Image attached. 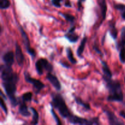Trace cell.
Returning a JSON list of instances; mask_svg holds the SVG:
<instances>
[{
	"label": "cell",
	"mask_w": 125,
	"mask_h": 125,
	"mask_svg": "<svg viewBox=\"0 0 125 125\" xmlns=\"http://www.w3.org/2000/svg\"><path fill=\"white\" fill-rule=\"evenodd\" d=\"M103 79L108 90L107 101L110 102H123L124 95L121 83L118 81L114 80L112 78L103 76Z\"/></svg>",
	"instance_id": "cell-1"
},
{
	"label": "cell",
	"mask_w": 125,
	"mask_h": 125,
	"mask_svg": "<svg viewBox=\"0 0 125 125\" xmlns=\"http://www.w3.org/2000/svg\"><path fill=\"white\" fill-rule=\"evenodd\" d=\"M50 104L58 111L62 118L67 119V121L74 115L70 111L63 96L59 93H52L51 94V102Z\"/></svg>",
	"instance_id": "cell-2"
},
{
	"label": "cell",
	"mask_w": 125,
	"mask_h": 125,
	"mask_svg": "<svg viewBox=\"0 0 125 125\" xmlns=\"http://www.w3.org/2000/svg\"><path fill=\"white\" fill-rule=\"evenodd\" d=\"M35 68L37 73L39 76H42L44 71L52 72L54 70L53 65L45 58H40L36 61L35 63Z\"/></svg>",
	"instance_id": "cell-3"
},
{
	"label": "cell",
	"mask_w": 125,
	"mask_h": 125,
	"mask_svg": "<svg viewBox=\"0 0 125 125\" xmlns=\"http://www.w3.org/2000/svg\"><path fill=\"white\" fill-rule=\"evenodd\" d=\"M24 79L27 83L32 85L34 93L36 95L39 94L41 92V90L45 87V85L44 84V83H43L40 80L32 78L30 74L28 72H24Z\"/></svg>",
	"instance_id": "cell-4"
},
{
	"label": "cell",
	"mask_w": 125,
	"mask_h": 125,
	"mask_svg": "<svg viewBox=\"0 0 125 125\" xmlns=\"http://www.w3.org/2000/svg\"><path fill=\"white\" fill-rule=\"evenodd\" d=\"M18 28H19V31L21 34V35L23 45H24V47H25L27 52L31 56L32 58L34 59L35 56H36V52H35V50L33 49L32 48L31 45L30 40H29V37H28V35H27L26 32L24 30V29H23L21 26H18Z\"/></svg>",
	"instance_id": "cell-5"
},
{
	"label": "cell",
	"mask_w": 125,
	"mask_h": 125,
	"mask_svg": "<svg viewBox=\"0 0 125 125\" xmlns=\"http://www.w3.org/2000/svg\"><path fill=\"white\" fill-rule=\"evenodd\" d=\"M103 112L106 114L108 119L109 124L111 125H125L123 122L120 120L113 112L108 109H104Z\"/></svg>",
	"instance_id": "cell-6"
},
{
	"label": "cell",
	"mask_w": 125,
	"mask_h": 125,
	"mask_svg": "<svg viewBox=\"0 0 125 125\" xmlns=\"http://www.w3.org/2000/svg\"><path fill=\"white\" fill-rule=\"evenodd\" d=\"M15 60L17 61V64L20 67H22L23 64H24V60H25L23 51H22L21 46H20V45L17 42L15 43Z\"/></svg>",
	"instance_id": "cell-7"
},
{
	"label": "cell",
	"mask_w": 125,
	"mask_h": 125,
	"mask_svg": "<svg viewBox=\"0 0 125 125\" xmlns=\"http://www.w3.org/2000/svg\"><path fill=\"white\" fill-rule=\"evenodd\" d=\"M76 26L75 25L71 26L68 31L65 34V38L67 39L70 43H76L78 41L79 36L75 32Z\"/></svg>",
	"instance_id": "cell-8"
},
{
	"label": "cell",
	"mask_w": 125,
	"mask_h": 125,
	"mask_svg": "<svg viewBox=\"0 0 125 125\" xmlns=\"http://www.w3.org/2000/svg\"><path fill=\"white\" fill-rule=\"evenodd\" d=\"M46 78L57 91H60L61 90L62 85L59 79L55 74H52L51 72H48L46 74Z\"/></svg>",
	"instance_id": "cell-9"
},
{
	"label": "cell",
	"mask_w": 125,
	"mask_h": 125,
	"mask_svg": "<svg viewBox=\"0 0 125 125\" xmlns=\"http://www.w3.org/2000/svg\"><path fill=\"white\" fill-rule=\"evenodd\" d=\"M98 3L99 7H100V15H101V21H100V24H99V27H100L103 23L104 21L106 20L107 6L106 0H98Z\"/></svg>",
	"instance_id": "cell-10"
},
{
	"label": "cell",
	"mask_w": 125,
	"mask_h": 125,
	"mask_svg": "<svg viewBox=\"0 0 125 125\" xmlns=\"http://www.w3.org/2000/svg\"><path fill=\"white\" fill-rule=\"evenodd\" d=\"M108 31L112 39L115 40L117 39V36H118V29L116 27V22L114 18H112L109 21Z\"/></svg>",
	"instance_id": "cell-11"
},
{
	"label": "cell",
	"mask_w": 125,
	"mask_h": 125,
	"mask_svg": "<svg viewBox=\"0 0 125 125\" xmlns=\"http://www.w3.org/2000/svg\"><path fill=\"white\" fill-rule=\"evenodd\" d=\"M15 58V54L12 51H7L4 54L2 57V61L4 64L10 66H12V65L14 63Z\"/></svg>",
	"instance_id": "cell-12"
},
{
	"label": "cell",
	"mask_w": 125,
	"mask_h": 125,
	"mask_svg": "<svg viewBox=\"0 0 125 125\" xmlns=\"http://www.w3.org/2000/svg\"><path fill=\"white\" fill-rule=\"evenodd\" d=\"M18 105H19L18 112L21 115L24 117H28L31 115L29 111V108L26 105V102L22 101L21 99H20Z\"/></svg>",
	"instance_id": "cell-13"
},
{
	"label": "cell",
	"mask_w": 125,
	"mask_h": 125,
	"mask_svg": "<svg viewBox=\"0 0 125 125\" xmlns=\"http://www.w3.org/2000/svg\"><path fill=\"white\" fill-rule=\"evenodd\" d=\"M101 64H102V71L103 73V76L109 78H112V72H111L107 62L104 61H101Z\"/></svg>",
	"instance_id": "cell-14"
},
{
	"label": "cell",
	"mask_w": 125,
	"mask_h": 125,
	"mask_svg": "<svg viewBox=\"0 0 125 125\" xmlns=\"http://www.w3.org/2000/svg\"><path fill=\"white\" fill-rule=\"evenodd\" d=\"M87 37L86 36L84 37L83 39H82L80 45L78 46V49L76 51V54L80 58L83 57V54L84 52V50H85V45H86L87 42Z\"/></svg>",
	"instance_id": "cell-15"
},
{
	"label": "cell",
	"mask_w": 125,
	"mask_h": 125,
	"mask_svg": "<svg viewBox=\"0 0 125 125\" xmlns=\"http://www.w3.org/2000/svg\"><path fill=\"white\" fill-rule=\"evenodd\" d=\"M122 48H125V26H123L121 30L120 39L116 45L117 51H119Z\"/></svg>",
	"instance_id": "cell-16"
},
{
	"label": "cell",
	"mask_w": 125,
	"mask_h": 125,
	"mask_svg": "<svg viewBox=\"0 0 125 125\" xmlns=\"http://www.w3.org/2000/svg\"><path fill=\"white\" fill-rule=\"evenodd\" d=\"M73 98H74V100L76 102V103L77 104L79 105V106H82L85 111H90L91 109L90 104L89 103H87L84 102L80 97L75 96V95H73Z\"/></svg>",
	"instance_id": "cell-17"
},
{
	"label": "cell",
	"mask_w": 125,
	"mask_h": 125,
	"mask_svg": "<svg viewBox=\"0 0 125 125\" xmlns=\"http://www.w3.org/2000/svg\"><path fill=\"white\" fill-rule=\"evenodd\" d=\"M59 14L61 16L65 18L66 21L68 23H70L71 26L74 25V23H75L76 18L74 15L70 14L68 13H62V12H59Z\"/></svg>",
	"instance_id": "cell-18"
},
{
	"label": "cell",
	"mask_w": 125,
	"mask_h": 125,
	"mask_svg": "<svg viewBox=\"0 0 125 125\" xmlns=\"http://www.w3.org/2000/svg\"><path fill=\"white\" fill-rule=\"evenodd\" d=\"M29 109L31 111V112H32V122L31 123V124L32 125H37L39 123V115L37 111L35 109V108L32 107H29Z\"/></svg>",
	"instance_id": "cell-19"
},
{
	"label": "cell",
	"mask_w": 125,
	"mask_h": 125,
	"mask_svg": "<svg viewBox=\"0 0 125 125\" xmlns=\"http://www.w3.org/2000/svg\"><path fill=\"white\" fill-rule=\"evenodd\" d=\"M114 7L116 10L120 12L121 17H122V19L125 20V4L120 3L114 4Z\"/></svg>",
	"instance_id": "cell-20"
},
{
	"label": "cell",
	"mask_w": 125,
	"mask_h": 125,
	"mask_svg": "<svg viewBox=\"0 0 125 125\" xmlns=\"http://www.w3.org/2000/svg\"><path fill=\"white\" fill-rule=\"evenodd\" d=\"M66 51H67V56L68 61H69L71 63H73V64H76L78 62H77V60L74 58L73 51H72V50L71 49V48H67V50H66Z\"/></svg>",
	"instance_id": "cell-21"
},
{
	"label": "cell",
	"mask_w": 125,
	"mask_h": 125,
	"mask_svg": "<svg viewBox=\"0 0 125 125\" xmlns=\"http://www.w3.org/2000/svg\"><path fill=\"white\" fill-rule=\"evenodd\" d=\"M32 98V92H26L22 95L21 97V100L25 102H31Z\"/></svg>",
	"instance_id": "cell-22"
},
{
	"label": "cell",
	"mask_w": 125,
	"mask_h": 125,
	"mask_svg": "<svg viewBox=\"0 0 125 125\" xmlns=\"http://www.w3.org/2000/svg\"><path fill=\"white\" fill-rule=\"evenodd\" d=\"M10 6L9 0H0V9L1 10L7 9Z\"/></svg>",
	"instance_id": "cell-23"
},
{
	"label": "cell",
	"mask_w": 125,
	"mask_h": 125,
	"mask_svg": "<svg viewBox=\"0 0 125 125\" xmlns=\"http://www.w3.org/2000/svg\"><path fill=\"white\" fill-rule=\"evenodd\" d=\"M51 114H52V117H53L54 118V120H55V122H56V124L58 125H62V122H61V120H60L59 118V117L57 116V115L56 114V112H55L54 111V108H53V107H52V108L51 109Z\"/></svg>",
	"instance_id": "cell-24"
},
{
	"label": "cell",
	"mask_w": 125,
	"mask_h": 125,
	"mask_svg": "<svg viewBox=\"0 0 125 125\" xmlns=\"http://www.w3.org/2000/svg\"><path fill=\"white\" fill-rule=\"evenodd\" d=\"M118 51L120 61L122 63H125V48H122Z\"/></svg>",
	"instance_id": "cell-25"
},
{
	"label": "cell",
	"mask_w": 125,
	"mask_h": 125,
	"mask_svg": "<svg viewBox=\"0 0 125 125\" xmlns=\"http://www.w3.org/2000/svg\"><path fill=\"white\" fill-rule=\"evenodd\" d=\"M1 107L2 108V109L3 110V111L4 112V113L6 114V115L8 114V109H7V106H6V103H5V101H4V99H3V98L1 96Z\"/></svg>",
	"instance_id": "cell-26"
},
{
	"label": "cell",
	"mask_w": 125,
	"mask_h": 125,
	"mask_svg": "<svg viewBox=\"0 0 125 125\" xmlns=\"http://www.w3.org/2000/svg\"><path fill=\"white\" fill-rule=\"evenodd\" d=\"M63 0H51L52 5L57 8H60L61 7V2Z\"/></svg>",
	"instance_id": "cell-27"
},
{
	"label": "cell",
	"mask_w": 125,
	"mask_h": 125,
	"mask_svg": "<svg viewBox=\"0 0 125 125\" xmlns=\"http://www.w3.org/2000/svg\"><path fill=\"white\" fill-rule=\"evenodd\" d=\"M59 63L62 66V67H65V68H70V65L68 64V63H67L66 62H62V61H60Z\"/></svg>",
	"instance_id": "cell-28"
},
{
	"label": "cell",
	"mask_w": 125,
	"mask_h": 125,
	"mask_svg": "<svg viewBox=\"0 0 125 125\" xmlns=\"http://www.w3.org/2000/svg\"><path fill=\"white\" fill-rule=\"evenodd\" d=\"M85 0H78V10L80 11L81 9L82 8V4H83V2H84Z\"/></svg>",
	"instance_id": "cell-29"
},
{
	"label": "cell",
	"mask_w": 125,
	"mask_h": 125,
	"mask_svg": "<svg viewBox=\"0 0 125 125\" xmlns=\"http://www.w3.org/2000/svg\"><path fill=\"white\" fill-rule=\"evenodd\" d=\"M93 48H94V50H95V51H96V52H97V53L100 54H101V55L103 54V53H102V52H101V50H100V49H99V48L98 47V46H95V45H94V46H93Z\"/></svg>",
	"instance_id": "cell-30"
},
{
	"label": "cell",
	"mask_w": 125,
	"mask_h": 125,
	"mask_svg": "<svg viewBox=\"0 0 125 125\" xmlns=\"http://www.w3.org/2000/svg\"><path fill=\"white\" fill-rule=\"evenodd\" d=\"M64 6L67 7H72V4H71V2L70 0H66L65 1Z\"/></svg>",
	"instance_id": "cell-31"
},
{
	"label": "cell",
	"mask_w": 125,
	"mask_h": 125,
	"mask_svg": "<svg viewBox=\"0 0 125 125\" xmlns=\"http://www.w3.org/2000/svg\"><path fill=\"white\" fill-rule=\"evenodd\" d=\"M119 115L122 117V118H123L125 120V111H121L120 112H119Z\"/></svg>",
	"instance_id": "cell-32"
}]
</instances>
